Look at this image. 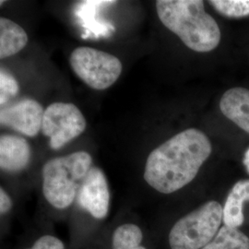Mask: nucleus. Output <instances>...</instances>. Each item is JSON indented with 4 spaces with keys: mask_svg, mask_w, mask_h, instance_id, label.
Wrapping results in <instances>:
<instances>
[{
    "mask_svg": "<svg viewBox=\"0 0 249 249\" xmlns=\"http://www.w3.org/2000/svg\"><path fill=\"white\" fill-rule=\"evenodd\" d=\"M212 153L213 145L207 135L187 128L151 151L145 163L144 179L160 194H174L196 179Z\"/></svg>",
    "mask_w": 249,
    "mask_h": 249,
    "instance_id": "1",
    "label": "nucleus"
},
{
    "mask_svg": "<svg viewBox=\"0 0 249 249\" xmlns=\"http://www.w3.org/2000/svg\"><path fill=\"white\" fill-rule=\"evenodd\" d=\"M156 10L160 22L177 35L187 48L208 53L220 45V27L206 12L203 1L158 0Z\"/></svg>",
    "mask_w": 249,
    "mask_h": 249,
    "instance_id": "2",
    "label": "nucleus"
},
{
    "mask_svg": "<svg viewBox=\"0 0 249 249\" xmlns=\"http://www.w3.org/2000/svg\"><path fill=\"white\" fill-rule=\"evenodd\" d=\"M91 167L92 158L87 151H76L47 160L42 178L43 193L48 203L58 210L71 206Z\"/></svg>",
    "mask_w": 249,
    "mask_h": 249,
    "instance_id": "3",
    "label": "nucleus"
},
{
    "mask_svg": "<svg viewBox=\"0 0 249 249\" xmlns=\"http://www.w3.org/2000/svg\"><path fill=\"white\" fill-rule=\"evenodd\" d=\"M223 226V201L209 199L173 223L167 234L169 249H203Z\"/></svg>",
    "mask_w": 249,
    "mask_h": 249,
    "instance_id": "4",
    "label": "nucleus"
},
{
    "mask_svg": "<svg viewBox=\"0 0 249 249\" xmlns=\"http://www.w3.org/2000/svg\"><path fill=\"white\" fill-rule=\"evenodd\" d=\"M73 71L89 88L104 90L111 87L122 73V63L116 55L95 48L80 46L70 56Z\"/></svg>",
    "mask_w": 249,
    "mask_h": 249,
    "instance_id": "5",
    "label": "nucleus"
},
{
    "mask_svg": "<svg viewBox=\"0 0 249 249\" xmlns=\"http://www.w3.org/2000/svg\"><path fill=\"white\" fill-rule=\"evenodd\" d=\"M86 119L79 107L71 103L56 102L45 110L42 133L49 139V146L59 150L86 129Z\"/></svg>",
    "mask_w": 249,
    "mask_h": 249,
    "instance_id": "6",
    "label": "nucleus"
},
{
    "mask_svg": "<svg viewBox=\"0 0 249 249\" xmlns=\"http://www.w3.org/2000/svg\"><path fill=\"white\" fill-rule=\"evenodd\" d=\"M45 110L36 100L24 98L0 111V123L22 135L36 137L42 130Z\"/></svg>",
    "mask_w": 249,
    "mask_h": 249,
    "instance_id": "7",
    "label": "nucleus"
},
{
    "mask_svg": "<svg viewBox=\"0 0 249 249\" xmlns=\"http://www.w3.org/2000/svg\"><path fill=\"white\" fill-rule=\"evenodd\" d=\"M79 203L93 218L103 220L109 212L110 191L103 170L92 166L80 188Z\"/></svg>",
    "mask_w": 249,
    "mask_h": 249,
    "instance_id": "8",
    "label": "nucleus"
},
{
    "mask_svg": "<svg viewBox=\"0 0 249 249\" xmlns=\"http://www.w3.org/2000/svg\"><path fill=\"white\" fill-rule=\"evenodd\" d=\"M249 178L236 181L223 199V226L249 233Z\"/></svg>",
    "mask_w": 249,
    "mask_h": 249,
    "instance_id": "9",
    "label": "nucleus"
},
{
    "mask_svg": "<svg viewBox=\"0 0 249 249\" xmlns=\"http://www.w3.org/2000/svg\"><path fill=\"white\" fill-rule=\"evenodd\" d=\"M32 157L31 146L22 137L2 135L0 138V167L9 173L25 169Z\"/></svg>",
    "mask_w": 249,
    "mask_h": 249,
    "instance_id": "10",
    "label": "nucleus"
},
{
    "mask_svg": "<svg viewBox=\"0 0 249 249\" xmlns=\"http://www.w3.org/2000/svg\"><path fill=\"white\" fill-rule=\"evenodd\" d=\"M223 116L249 134V89L234 87L226 90L220 100Z\"/></svg>",
    "mask_w": 249,
    "mask_h": 249,
    "instance_id": "11",
    "label": "nucleus"
},
{
    "mask_svg": "<svg viewBox=\"0 0 249 249\" xmlns=\"http://www.w3.org/2000/svg\"><path fill=\"white\" fill-rule=\"evenodd\" d=\"M28 44L26 32L7 18H0V58L4 59L21 51Z\"/></svg>",
    "mask_w": 249,
    "mask_h": 249,
    "instance_id": "12",
    "label": "nucleus"
},
{
    "mask_svg": "<svg viewBox=\"0 0 249 249\" xmlns=\"http://www.w3.org/2000/svg\"><path fill=\"white\" fill-rule=\"evenodd\" d=\"M142 229L133 223H124L116 228L112 236V249H147L143 247Z\"/></svg>",
    "mask_w": 249,
    "mask_h": 249,
    "instance_id": "13",
    "label": "nucleus"
},
{
    "mask_svg": "<svg viewBox=\"0 0 249 249\" xmlns=\"http://www.w3.org/2000/svg\"><path fill=\"white\" fill-rule=\"evenodd\" d=\"M203 249H249V233L223 226L214 240Z\"/></svg>",
    "mask_w": 249,
    "mask_h": 249,
    "instance_id": "14",
    "label": "nucleus"
},
{
    "mask_svg": "<svg viewBox=\"0 0 249 249\" xmlns=\"http://www.w3.org/2000/svg\"><path fill=\"white\" fill-rule=\"evenodd\" d=\"M209 3L217 12L227 18L249 16V0H212Z\"/></svg>",
    "mask_w": 249,
    "mask_h": 249,
    "instance_id": "15",
    "label": "nucleus"
},
{
    "mask_svg": "<svg viewBox=\"0 0 249 249\" xmlns=\"http://www.w3.org/2000/svg\"><path fill=\"white\" fill-rule=\"evenodd\" d=\"M19 90L17 80L3 69L0 71V105L3 107L9 100L15 97Z\"/></svg>",
    "mask_w": 249,
    "mask_h": 249,
    "instance_id": "16",
    "label": "nucleus"
},
{
    "mask_svg": "<svg viewBox=\"0 0 249 249\" xmlns=\"http://www.w3.org/2000/svg\"><path fill=\"white\" fill-rule=\"evenodd\" d=\"M26 249H65L62 241L53 235H44L36 241V243Z\"/></svg>",
    "mask_w": 249,
    "mask_h": 249,
    "instance_id": "17",
    "label": "nucleus"
},
{
    "mask_svg": "<svg viewBox=\"0 0 249 249\" xmlns=\"http://www.w3.org/2000/svg\"><path fill=\"white\" fill-rule=\"evenodd\" d=\"M12 208V200L9 194L3 189H0V213L3 214L8 213Z\"/></svg>",
    "mask_w": 249,
    "mask_h": 249,
    "instance_id": "18",
    "label": "nucleus"
},
{
    "mask_svg": "<svg viewBox=\"0 0 249 249\" xmlns=\"http://www.w3.org/2000/svg\"><path fill=\"white\" fill-rule=\"evenodd\" d=\"M242 162H243V165H244L245 169L247 171V173L249 175V149L245 152V154H244Z\"/></svg>",
    "mask_w": 249,
    "mask_h": 249,
    "instance_id": "19",
    "label": "nucleus"
}]
</instances>
